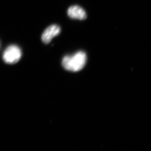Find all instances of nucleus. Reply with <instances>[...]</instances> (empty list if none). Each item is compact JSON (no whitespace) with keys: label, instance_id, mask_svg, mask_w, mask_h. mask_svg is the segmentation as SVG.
I'll return each instance as SVG.
<instances>
[{"label":"nucleus","instance_id":"obj_1","mask_svg":"<svg viewBox=\"0 0 151 151\" xmlns=\"http://www.w3.org/2000/svg\"><path fill=\"white\" fill-rule=\"evenodd\" d=\"M86 59V53L83 51H78L73 55L64 57L62 60V64L66 70L77 72L84 67Z\"/></svg>","mask_w":151,"mask_h":151},{"label":"nucleus","instance_id":"obj_2","mask_svg":"<svg viewBox=\"0 0 151 151\" xmlns=\"http://www.w3.org/2000/svg\"><path fill=\"white\" fill-rule=\"evenodd\" d=\"M20 48L16 45H11L6 49L3 53L4 61L7 64H14L18 62L22 56Z\"/></svg>","mask_w":151,"mask_h":151},{"label":"nucleus","instance_id":"obj_3","mask_svg":"<svg viewBox=\"0 0 151 151\" xmlns=\"http://www.w3.org/2000/svg\"><path fill=\"white\" fill-rule=\"evenodd\" d=\"M60 28L56 24L52 25L47 28L42 35V40L44 43L47 44L51 42L55 37L59 34Z\"/></svg>","mask_w":151,"mask_h":151},{"label":"nucleus","instance_id":"obj_4","mask_svg":"<svg viewBox=\"0 0 151 151\" xmlns=\"http://www.w3.org/2000/svg\"><path fill=\"white\" fill-rule=\"evenodd\" d=\"M68 15L71 18L79 20L85 19L87 17L85 11L78 6H70L68 10Z\"/></svg>","mask_w":151,"mask_h":151}]
</instances>
